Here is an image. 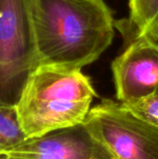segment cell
Wrapping results in <instances>:
<instances>
[{
    "mask_svg": "<svg viewBox=\"0 0 158 159\" xmlns=\"http://www.w3.org/2000/svg\"><path fill=\"white\" fill-rule=\"evenodd\" d=\"M97 93L81 69L40 65L30 75L17 111L27 138L83 124Z\"/></svg>",
    "mask_w": 158,
    "mask_h": 159,
    "instance_id": "2",
    "label": "cell"
},
{
    "mask_svg": "<svg viewBox=\"0 0 158 159\" xmlns=\"http://www.w3.org/2000/svg\"><path fill=\"white\" fill-rule=\"evenodd\" d=\"M1 154L18 159H112L83 124L27 138Z\"/></svg>",
    "mask_w": 158,
    "mask_h": 159,
    "instance_id": "6",
    "label": "cell"
},
{
    "mask_svg": "<svg viewBox=\"0 0 158 159\" xmlns=\"http://www.w3.org/2000/svg\"><path fill=\"white\" fill-rule=\"evenodd\" d=\"M0 159H18L16 157H9L6 154H1L0 153Z\"/></svg>",
    "mask_w": 158,
    "mask_h": 159,
    "instance_id": "11",
    "label": "cell"
},
{
    "mask_svg": "<svg viewBox=\"0 0 158 159\" xmlns=\"http://www.w3.org/2000/svg\"><path fill=\"white\" fill-rule=\"evenodd\" d=\"M31 8L40 65L82 69L114 39L115 20L104 0H32Z\"/></svg>",
    "mask_w": 158,
    "mask_h": 159,
    "instance_id": "1",
    "label": "cell"
},
{
    "mask_svg": "<svg viewBox=\"0 0 158 159\" xmlns=\"http://www.w3.org/2000/svg\"><path fill=\"white\" fill-rule=\"evenodd\" d=\"M138 35L143 36L158 47V13L150 24Z\"/></svg>",
    "mask_w": 158,
    "mask_h": 159,
    "instance_id": "10",
    "label": "cell"
},
{
    "mask_svg": "<svg viewBox=\"0 0 158 159\" xmlns=\"http://www.w3.org/2000/svg\"><path fill=\"white\" fill-rule=\"evenodd\" d=\"M83 125L112 159H158V128L121 102L102 100L90 108Z\"/></svg>",
    "mask_w": 158,
    "mask_h": 159,
    "instance_id": "4",
    "label": "cell"
},
{
    "mask_svg": "<svg viewBox=\"0 0 158 159\" xmlns=\"http://www.w3.org/2000/svg\"><path fill=\"white\" fill-rule=\"evenodd\" d=\"M122 104L138 117L158 128V89L140 101Z\"/></svg>",
    "mask_w": 158,
    "mask_h": 159,
    "instance_id": "9",
    "label": "cell"
},
{
    "mask_svg": "<svg viewBox=\"0 0 158 159\" xmlns=\"http://www.w3.org/2000/svg\"><path fill=\"white\" fill-rule=\"evenodd\" d=\"M130 22L135 34L142 32L158 13V0H129Z\"/></svg>",
    "mask_w": 158,
    "mask_h": 159,
    "instance_id": "8",
    "label": "cell"
},
{
    "mask_svg": "<svg viewBox=\"0 0 158 159\" xmlns=\"http://www.w3.org/2000/svg\"><path fill=\"white\" fill-rule=\"evenodd\" d=\"M26 139L16 104L0 101V153L20 144Z\"/></svg>",
    "mask_w": 158,
    "mask_h": 159,
    "instance_id": "7",
    "label": "cell"
},
{
    "mask_svg": "<svg viewBox=\"0 0 158 159\" xmlns=\"http://www.w3.org/2000/svg\"><path fill=\"white\" fill-rule=\"evenodd\" d=\"M31 7L32 0H0V101L11 104L40 65Z\"/></svg>",
    "mask_w": 158,
    "mask_h": 159,
    "instance_id": "3",
    "label": "cell"
},
{
    "mask_svg": "<svg viewBox=\"0 0 158 159\" xmlns=\"http://www.w3.org/2000/svg\"><path fill=\"white\" fill-rule=\"evenodd\" d=\"M112 70L119 102H134L153 94L158 89V47L135 34Z\"/></svg>",
    "mask_w": 158,
    "mask_h": 159,
    "instance_id": "5",
    "label": "cell"
}]
</instances>
